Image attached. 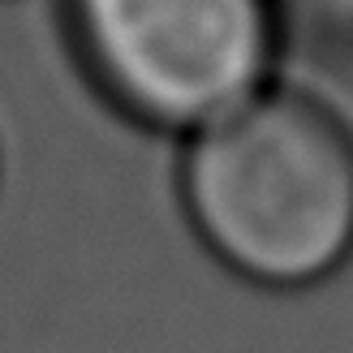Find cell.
I'll return each mask as SVG.
<instances>
[{
	"label": "cell",
	"mask_w": 353,
	"mask_h": 353,
	"mask_svg": "<svg viewBox=\"0 0 353 353\" xmlns=\"http://www.w3.org/2000/svg\"><path fill=\"white\" fill-rule=\"evenodd\" d=\"M78 57L117 112L199 134L272 86L276 0H69Z\"/></svg>",
	"instance_id": "7a4b0ae2"
},
{
	"label": "cell",
	"mask_w": 353,
	"mask_h": 353,
	"mask_svg": "<svg viewBox=\"0 0 353 353\" xmlns=\"http://www.w3.org/2000/svg\"><path fill=\"white\" fill-rule=\"evenodd\" d=\"M181 203L245 285L314 289L353 259V130L314 95L268 86L185 138Z\"/></svg>",
	"instance_id": "6da1fadb"
}]
</instances>
